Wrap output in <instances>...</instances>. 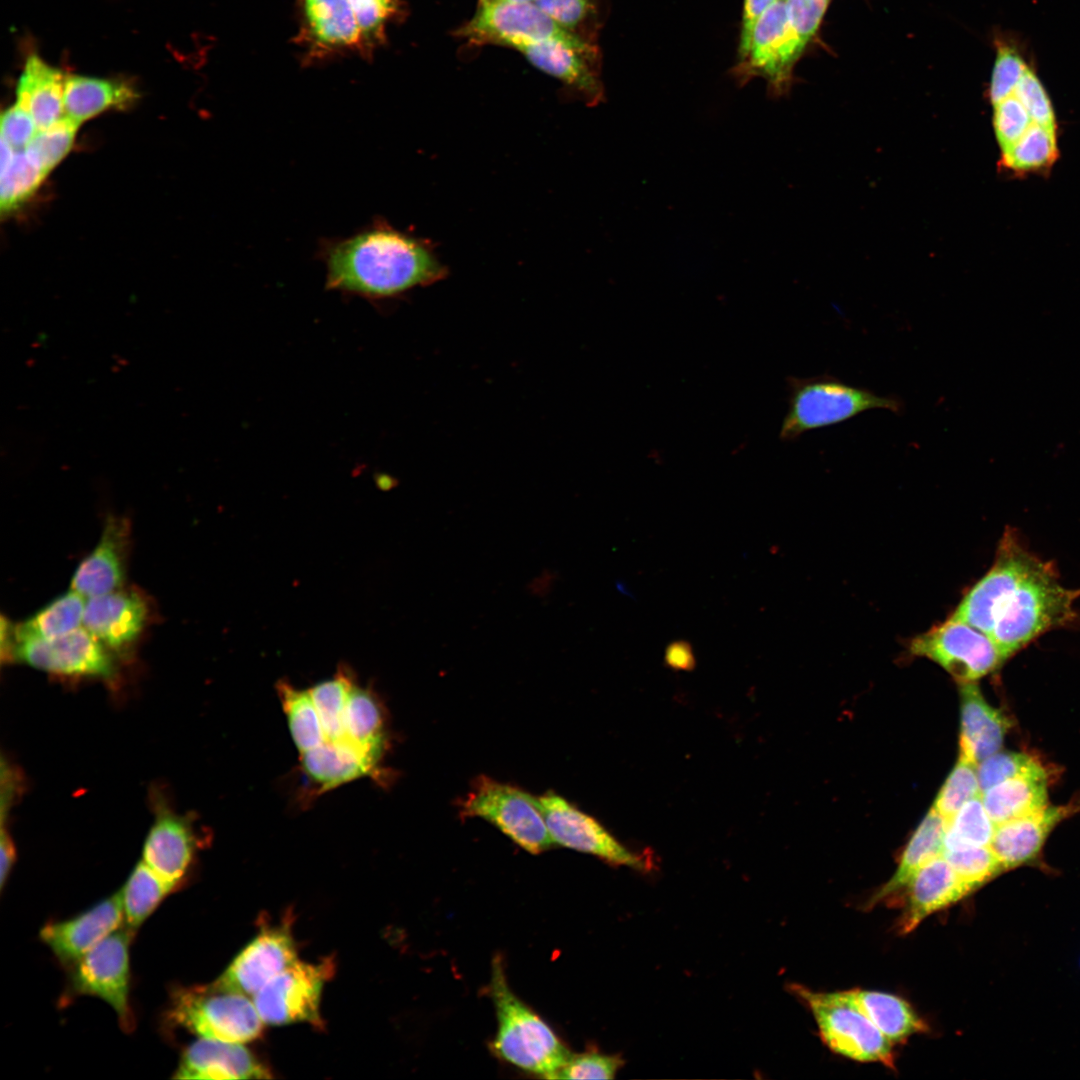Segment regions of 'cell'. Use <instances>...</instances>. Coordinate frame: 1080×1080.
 Instances as JSON below:
<instances>
[{
  "label": "cell",
  "mask_w": 1080,
  "mask_h": 1080,
  "mask_svg": "<svg viewBox=\"0 0 1080 1080\" xmlns=\"http://www.w3.org/2000/svg\"><path fill=\"white\" fill-rule=\"evenodd\" d=\"M787 411L779 430L784 442L798 440L806 432L834 426L863 412L888 410L902 415L904 402L897 395H879L828 374L786 378Z\"/></svg>",
  "instance_id": "277c9868"
},
{
  "label": "cell",
  "mask_w": 1080,
  "mask_h": 1080,
  "mask_svg": "<svg viewBox=\"0 0 1080 1080\" xmlns=\"http://www.w3.org/2000/svg\"><path fill=\"white\" fill-rule=\"evenodd\" d=\"M981 796L977 765L960 756L940 789L933 808L949 821L969 800Z\"/></svg>",
  "instance_id": "b9f144b4"
},
{
  "label": "cell",
  "mask_w": 1080,
  "mask_h": 1080,
  "mask_svg": "<svg viewBox=\"0 0 1080 1080\" xmlns=\"http://www.w3.org/2000/svg\"><path fill=\"white\" fill-rule=\"evenodd\" d=\"M304 774L323 792L363 776L379 777V765L348 742L325 741L301 753Z\"/></svg>",
  "instance_id": "4316f807"
},
{
  "label": "cell",
  "mask_w": 1080,
  "mask_h": 1080,
  "mask_svg": "<svg viewBox=\"0 0 1080 1080\" xmlns=\"http://www.w3.org/2000/svg\"><path fill=\"white\" fill-rule=\"evenodd\" d=\"M960 695V756L978 765L1001 748L1007 719L984 699L974 682L961 683Z\"/></svg>",
  "instance_id": "cb8c5ba5"
},
{
  "label": "cell",
  "mask_w": 1080,
  "mask_h": 1080,
  "mask_svg": "<svg viewBox=\"0 0 1080 1080\" xmlns=\"http://www.w3.org/2000/svg\"><path fill=\"white\" fill-rule=\"evenodd\" d=\"M534 3L564 30L576 29L590 16L595 0H535Z\"/></svg>",
  "instance_id": "816d5d0a"
},
{
  "label": "cell",
  "mask_w": 1080,
  "mask_h": 1080,
  "mask_svg": "<svg viewBox=\"0 0 1080 1080\" xmlns=\"http://www.w3.org/2000/svg\"><path fill=\"white\" fill-rule=\"evenodd\" d=\"M123 920V902L119 890L70 919L47 922L40 930V939L64 967L70 968L119 929Z\"/></svg>",
  "instance_id": "ac0fdd59"
},
{
  "label": "cell",
  "mask_w": 1080,
  "mask_h": 1080,
  "mask_svg": "<svg viewBox=\"0 0 1080 1080\" xmlns=\"http://www.w3.org/2000/svg\"><path fill=\"white\" fill-rule=\"evenodd\" d=\"M805 47L789 23L786 1L777 0L754 27L748 55L737 72L739 83L744 85L750 78L761 76L772 95L784 94Z\"/></svg>",
  "instance_id": "8fae6325"
},
{
  "label": "cell",
  "mask_w": 1080,
  "mask_h": 1080,
  "mask_svg": "<svg viewBox=\"0 0 1080 1080\" xmlns=\"http://www.w3.org/2000/svg\"><path fill=\"white\" fill-rule=\"evenodd\" d=\"M1071 806L1048 807L996 825L990 849L1002 870L1028 862L1037 855L1048 833Z\"/></svg>",
  "instance_id": "d4e9b609"
},
{
  "label": "cell",
  "mask_w": 1080,
  "mask_h": 1080,
  "mask_svg": "<svg viewBox=\"0 0 1080 1080\" xmlns=\"http://www.w3.org/2000/svg\"><path fill=\"white\" fill-rule=\"evenodd\" d=\"M942 855L972 890L1002 871L989 846H968L944 851Z\"/></svg>",
  "instance_id": "7bdbcfd3"
},
{
  "label": "cell",
  "mask_w": 1080,
  "mask_h": 1080,
  "mask_svg": "<svg viewBox=\"0 0 1080 1080\" xmlns=\"http://www.w3.org/2000/svg\"><path fill=\"white\" fill-rule=\"evenodd\" d=\"M947 820L933 807L906 845L892 877L866 903L872 908L906 888L914 874L933 858L942 855Z\"/></svg>",
  "instance_id": "f546056e"
},
{
  "label": "cell",
  "mask_w": 1080,
  "mask_h": 1080,
  "mask_svg": "<svg viewBox=\"0 0 1080 1080\" xmlns=\"http://www.w3.org/2000/svg\"><path fill=\"white\" fill-rule=\"evenodd\" d=\"M996 824L988 815L981 796L966 802L947 821L943 852L968 846H989Z\"/></svg>",
  "instance_id": "f35d334b"
},
{
  "label": "cell",
  "mask_w": 1080,
  "mask_h": 1080,
  "mask_svg": "<svg viewBox=\"0 0 1080 1080\" xmlns=\"http://www.w3.org/2000/svg\"><path fill=\"white\" fill-rule=\"evenodd\" d=\"M567 32L534 2L496 0L480 4L474 17L457 35L472 44H496L518 50Z\"/></svg>",
  "instance_id": "7c38bea8"
},
{
  "label": "cell",
  "mask_w": 1080,
  "mask_h": 1080,
  "mask_svg": "<svg viewBox=\"0 0 1080 1080\" xmlns=\"http://www.w3.org/2000/svg\"><path fill=\"white\" fill-rule=\"evenodd\" d=\"M981 799L996 825L1028 815L1047 805V774L1040 766L988 788Z\"/></svg>",
  "instance_id": "83f0119b"
},
{
  "label": "cell",
  "mask_w": 1080,
  "mask_h": 1080,
  "mask_svg": "<svg viewBox=\"0 0 1080 1080\" xmlns=\"http://www.w3.org/2000/svg\"><path fill=\"white\" fill-rule=\"evenodd\" d=\"M784 1H786V0H784Z\"/></svg>",
  "instance_id": "680465c9"
},
{
  "label": "cell",
  "mask_w": 1080,
  "mask_h": 1080,
  "mask_svg": "<svg viewBox=\"0 0 1080 1080\" xmlns=\"http://www.w3.org/2000/svg\"><path fill=\"white\" fill-rule=\"evenodd\" d=\"M460 815L487 820L532 854L542 853L554 844L539 797L487 776L474 781L461 802Z\"/></svg>",
  "instance_id": "52a82bcc"
},
{
  "label": "cell",
  "mask_w": 1080,
  "mask_h": 1080,
  "mask_svg": "<svg viewBox=\"0 0 1080 1080\" xmlns=\"http://www.w3.org/2000/svg\"><path fill=\"white\" fill-rule=\"evenodd\" d=\"M16 848L9 833L2 827L0 837V888L4 889L5 883L15 864Z\"/></svg>",
  "instance_id": "11a10c76"
},
{
  "label": "cell",
  "mask_w": 1080,
  "mask_h": 1080,
  "mask_svg": "<svg viewBox=\"0 0 1080 1080\" xmlns=\"http://www.w3.org/2000/svg\"><path fill=\"white\" fill-rule=\"evenodd\" d=\"M791 990L811 1011L823 1042L835 1053L859 1062L894 1066L892 1042L866 1017L847 991L816 992L793 984Z\"/></svg>",
  "instance_id": "8992f818"
},
{
  "label": "cell",
  "mask_w": 1080,
  "mask_h": 1080,
  "mask_svg": "<svg viewBox=\"0 0 1080 1080\" xmlns=\"http://www.w3.org/2000/svg\"><path fill=\"white\" fill-rule=\"evenodd\" d=\"M831 0H786L789 23L807 45L816 34Z\"/></svg>",
  "instance_id": "681fc988"
},
{
  "label": "cell",
  "mask_w": 1080,
  "mask_h": 1080,
  "mask_svg": "<svg viewBox=\"0 0 1080 1080\" xmlns=\"http://www.w3.org/2000/svg\"><path fill=\"white\" fill-rule=\"evenodd\" d=\"M322 257L327 288L374 299L434 284L448 273L430 241L383 221L327 243Z\"/></svg>",
  "instance_id": "6da1fadb"
},
{
  "label": "cell",
  "mask_w": 1080,
  "mask_h": 1080,
  "mask_svg": "<svg viewBox=\"0 0 1080 1080\" xmlns=\"http://www.w3.org/2000/svg\"><path fill=\"white\" fill-rule=\"evenodd\" d=\"M539 800L554 844L592 854L610 864L650 870L653 863L649 856L628 849L596 819L562 796L548 791Z\"/></svg>",
  "instance_id": "4fadbf2b"
},
{
  "label": "cell",
  "mask_w": 1080,
  "mask_h": 1080,
  "mask_svg": "<svg viewBox=\"0 0 1080 1080\" xmlns=\"http://www.w3.org/2000/svg\"><path fill=\"white\" fill-rule=\"evenodd\" d=\"M490 993L497 1030L491 1042L494 1054L520 1070L555 1079L572 1054L553 1029L511 990L503 961L496 955L491 966Z\"/></svg>",
  "instance_id": "3957f363"
},
{
  "label": "cell",
  "mask_w": 1080,
  "mask_h": 1080,
  "mask_svg": "<svg viewBox=\"0 0 1080 1080\" xmlns=\"http://www.w3.org/2000/svg\"><path fill=\"white\" fill-rule=\"evenodd\" d=\"M177 887L178 885L162 878L143 860L140 861L120 890L125 926L136 932L164 898Z\"/></svg>",
  "instance_id": "e575fe53"
},
{
  "label": "cell",
  "mask_w": 1080,
  "mask_h": 1080,
  "mask_svg": "<svg viewBox=\"0 0 1080 1080\" xmlns=\"http://www.w3.org/2000/svg\"><path fill=\"white\" fill-rule=\"evenodd\" d=\"M147 596L135 588H119L86 601L83 627L110 652L126 653L150 623Z\"/></svg>",
  "instance_id": "2e32d148"
},
{
  "label": "cell",
  "mask_w": 1080,
  "mask_h": 1080,
  "mask_svg": "<svg viewBox=\"0 0 1080 1080\" xmlns=\"http://www.w3.org/2000/svg\"><path fill=\"white\" fill-rule=\"evenodd\" d=\"M197 839L190 822L158 809L143 846V861L165 880L180 885L190 869Z\"/></svg>",
  "instance_id": "603a6c76"
},
{
  "label": "cell",
  "mask_w": 1080,
  "mask_h": 1080,
  "mask_svg": "<svg viewBox=\"0 0 1080 1080\" xmlns=\"http://www.w3.org/2000/svg\"><path fill=\"white\" fill-rule=\"evenodd\" d=\"M1028 61L1012 44L998 41L989 86V98L995 104L1014 89Z\"/></svg>",
  "instance_id": "f6af8a7d"
},
{
  "label": "cell",
  "mask_w": 1080,
  "mask_h": 1080,
  "mask_svg": "<svg viewBox=\"0 0 1080 1080\" xmlns=\"http://www.w3.org/2000/svg\"><path fill=\"white\" fill-rule=\"evenodd\" d=\"M993 128L1001 151L1015 143L1034 123L1013 90L993 104Z\"/></svg>",
  "instance_id": "ee69618b"
},
{
  "label": "cell",
  "mask_w": 1080,
  "mask_h": 1080,
  "mask_svg": "<svg viewBox=\"0 0 1080 1080\" xmlns=\"http://www.w3.org/2000/svg\"><path fill=\"white\" fill-rule=\"evenodd\" d=\"M66 77L36 55L30 56L17 84V103L32 116L38 131L64 116Z\"/></svg>",
  "instance_id": "484cf974"
},
{
  "label": "cell",
  "mask_w": 1080,
  "mask_h": 1080,
  "mask_svg": "<svg viewBox=\"0 0 1080 1080\" xmlns=\"http://www.w3.org/2000/svg\"><path fill=\"white\" fill-rule=\"evenodd\" d=\"M335 965L326 959L317 963L297 960L275 976L254 996L260 1018L267 1025L307 1022L321 1025L320 1000Z\"/></svg>",
  "instance_id": "30bf717a"
},
{
  "label": "cell",
  "mask_w": 1080,
  "mask_h": 1080,
  "mask_svg": "<svg viewBox=\"0 0 1080 1080\" xmlns=\"http://www.w3.org/2000/svg\"><path fill=\"white\" fill-rule=\"evenodd\" d=\"M909 650L936 662L960 683L974 682L1006 661L990 636L953 616L914 637Z\"/></svg>",
  "instance_id": "9c48e42d"
},
{
  "label": "cell",
  "mask_w": 1080,
  "mask_h": 1080,
  "mask_svg": "<svg viewBox=\"0 0 1080 1080\" xmlns=\"http://www.w3.org/2000/svg\"><path fill=\"white\" fill-rule=\"evenodd\" d=\"M85 597L73 589L63 593L19 624H9L10 645L27 640L53 639L66 635L83 624Z\"/></svg>",
  "instance_id": "1f68e13d"
},
{
  "label": "cell",
  "mask_w": 1080,
  "mask_h": 1080,
  "mask_svg": "<svg viewBox=\"0 0 1080 1080\" xmlns=\"http://www.w3.org/2000/svg\"><path fill=\"white\" fill-rule=\"evenodd\" d=\"M623 1065L619 1055L590 1050L571 1054L555 1079H614Z\"/></svg>",
  "instance_id": "bcb514c9"
},
{
  "label": "cell",
  "mask_w": 1080,
  "mask_h": 1080,
  "mask_svg": "<svg viewBox=\"0 0 1080 1080\" xmlns=\"http://www.w3.org/2000/svg\"><path fill=\"white\" fill-rule=\"evenodd\" d=\"M47 175L26 149L14 150L1 140V212L10 213L21 206Z\"/></svg>",
  "instance_id": "836d02e7"
},
{
  "label": "cell",
  "mask_w": 1080,
  "mask_h": 1080,
  "mask_svg": "<svg viewBox=\"0 0 1080 1080\" xmlns=\"http://www.w3.org/2000/svg\"><path fill=\"white\" fill-rule=\"evenodd\" d=\"M135 933L122 926L68 968L71 994L96 996L107 1002L126 1032L135 1027L129 1001V946Z\"/></svg>",
  "instance_id": "ba28073f"
},
{
  "label": "cell",
  "mask_w": 1080,
  "mask_h": 1080,
  "mask_svg": "<svg viewBox=\"0 0 1080 1080\" xmlns=\"http://www.w3.org/2000/svg\"><path fill=\"white\" fill-rule=\"evenodd\" d=\"M518 51L536 68L576 91L588 105L603 100L597 49L580 35L567 32Z\"/></svg>",
  "instance_id": "9a60e30c"
},
{
  "label": "cell",
  "mask_w": 1080,
  "mask_h": 1080,
  "mask_svg": "<svg viewBox=\"0 0 1080 1080\" xmlns=\"http://www.w3.org/2000/svg\"><path fill=\"white\" fill-rule=\"evenodd\" d=\"M354 683L352 673L343 667L333 678L308 689L322 723L325 741L348 742L344 718L348 696Z\"/></svg>",
  "instance_id": "74e56055"
},
{
  "label": "cell",
  "mask_w": 1080,
  "mask_h": 1080,
  "mask_svg": "<svg viewBox=\"0 0 1080 1080\" xmlns=\"http://www.w3.org/2000/svg\"><path fill=\"white\" fill-rule=\"evenodd\" d=\"M129 521L109 516L96 546L75 569L71 589L90 598L123 587L131 544Z\"/></svg>",
  "instance_id": "ffe728a7"
},
{
  "label": "cell",
  "mask_w": 1080,
  "mask_h": 1080,
  "mask_svg": "<svg viewBox=\"0 0 1080 1080\" xmlns=\"http://www.w3.org/2000/svg\"><path fill=\"white\" fill-rule=\"evenodd\" d=\"M354 12L362 41V53L368 55L385 40L387 26L401 13L399 0H348Z\"/></svg>",
  "instance_id": "60d3db41"
},
{
  "label": "cell",
  "mask_w": 1080,
  "mask_h": 1080,
  "mask_svg": "<svg viewBox=\"0 0 1080 1080\" xmlns=\"http://www.w3.org/2000/svg\"><path fill=\"white\" fill-rule=\"evenodd\" d=\"M847 993L866 1017L892 1043L927 1030L926 1024L902 998L879 991L852 989Z\"/></svg>",
  "instance_id": "d6a6232c"
},
{
  "label": "cell",
  "mask_w": 1080,
  "mask_h": 1080,
  "mask_svg": "<svg viewBox=\"0 0 1080 1080\" xmlns=\"http://www.w3.org/2000/svg\"><path fill=\"white\" fill-rule=\"evenodd\" d=\"M301 16L297 43L309 59L347 51L362 52L361 33L348 0H298Z\"/></svg>",
  "instance_id": "d6986e66"
},
{
  "label": "cell",
  "mask_w": 1080,
  "mask_h": 1080,
  "mask_svg": "<svg viewBox=\"0 0 1080 1080\" xmlns=\"http://www.w3.org/2000/svg\"><path fill=\"white\" fill-rule=\"evenodd\" d=\"M777 0H744L739 57L743 61L749 52L751 36L759 18Z\"/></svg>",
  "instance_id": "f5cc1de1"
},
{
  "label": "cell",
  "mask_w": 1080,
  "mask_h": 1080,
  "mask_svg": "<svg viewBox=\"0 0 1080 1080\" xmlns=\"http://www.w3.org/2000/svg\"><path fill=\"white\" fill-rule=\"evenodd\" d=\"M493 1H496V0H480V4L489 3V2H493Z\"/></svg>",
  "instance_id": "9f6ffc18"
},
{
  "label": "cell",
  "mask_w": 1080,
  "mask_h": 1080,
  "mask_svg": "<svg viewBox=\"0 0 1080 1080\" xmlns=\"http://www.w3.org/2000/svg\"><path fill=\"white\" fill-rule=\"evenodd\" d=\"M12 660L61 676L110 678L115 672L111 652L85 627L53 639L14 643L8 655Z\"/></svg>",
  "instance_id": "5bb4252c"
},
{
  "label": "cell",
  "mask_w": 1080,
  "mask_h": 1080,
  "mask_svg": "<svg viewBox=\"0 0 1080 1080\" xmlns=\"http://www.w3.org/2000/svg\"><path fill=\"white\" fill-rule=\"evenodd\" d=\"M664 663L674 670H693L696 660L691 645L685 640L671 642L665 650Z\"/></svg>",
  "instance_id": "db71d44e"
},
{
  "label": "cell",
  "mask_w": 1080,
  "mask_h": 1080,
  "mask_svg": "<svg viewBox=\"0 0 1080 1080\" xmlns=\"http://www.w3.org/2000/svg\"><path fill=\"white\" fill-rule=\"evenodd\" d=\"M269 1070L242 1043L200 1038L188 1045L176 1079H264Z\"/></svg>",
  "instance_id": "44dd1931"
},
{
  "label": "cell",
  "mask_w": 1080,
  "mask_h": 1080,
  "mask_svg": "<svg viewBox=\"0 0 1080 1080\" xmlns=\"http://www.w3.org/2000/svg\"><path fill=\"white\" fill-rule=\"evenodd\" d=\"M348 742L379 765L387 744L384 710L375 694L353 684L345 709Z\"/></svg>",
  "instance_id": "4dcf8cb0"
},
{
  "label": "cell",
  "mask_w": 1080,
  "mask_h": 1080,
  "mask_svg": "<svg viewBox=\"0 0 1080 1080\" xmlns=\"http://www.w3.org/2000/svg\"><path fill=\"white\" fill-rule=\"evenodd\" d=\"M1058 154L1057 127L1033 123L1015 143L1001 151L1000 164L1023 175L1051 168Z\"/></svg>",
  "instance_id": "d590c367"
},
{
  "label": "cell",
  "mask_w": 1080,
  "mask_h": 1080,
  "mask_svg": "<svg viewBox=\"0 0 1080 1080\" xmlns=\"http://www.w3.org/2000/svg\"><path fill=\"white\" fill-rule=\"evenodd\" d=\"M138 97L136 90L119 80L81 75L66 76L64 115L82 123L109 109H124Z\"/></svg>",
  "instance_id": "f1b7e54d"
},
{
  "label": "cell",
  "mask_w": 1080,
  "mask_h": 1080,
  "mask_svg": "<svg viewBox=\"0 0 1080 1080\" xmlns=\"http://www.w3.org/2000/svg\"><path fill=\"white\" fill-rule=\"evenodd\" d=\"M1013 92L1023 103L1034 123L1057 127L1051 100L1029 63L1018 79Z\"/></svg>",
  "instance_id": "c3c4849f"
},
{
  "label": "cell",
  "mask_w": 1080,
  "mask_h": 1080,
  "mask_svg": "<svg viewBox=\"0 0 1080 1080\" xmlns=\"http://www.w3.org/2000/svg\"><path fill=\"white\" fill-rule=\"evenodd\" d=\"M1041 765L1032 757L1015 752H996L977 765L981 793L988 788Z\"/></svg>",
  "instance_id": "7dc6e473"
},
{
  "label": "cell",
  "mask_w": 1080,
  "mask_h": 1080,
  "mask_svg": "<svg viewBox=\"0 0 1080 1080\" xmlns=\"http://www.w3.org/2000/svg\"><path fill=\"white\" fill-rule=\"evenodd\" d=\"M297 960L296 944L288 925L263 927L216 982L253 998L270 980Z\"/></svg>",
  "instance_id": "e0dca14e"
},
{
  "label": "cell",
  "mask_w": 1080,
  "mask_h": 1080,
  "mask_svg": "<svg viewBox=\"0 0 1080 1080\" xmlns=\"http://www.w3.org/2000/svg\"><path fill=\"white\" fill-rule=\"evenodd\" d=\"M165 1017L173 1027L200 1038L242 1044L257 1038L264 1024L252 997L216 981L175 987Z\"/></svg>",
  "instance_id": "5b68a950"
},
{
  "label": "cell",
  "mask_w": 1080,
  "mask_h": 1080,
  "mask_svg": "<svg viewBox=\"0 0 1080 1080\" xmlns=\"http://www.w3.org/2000/svg\"><path fill=\"white\" fill-rule=\"evenodd\" d=\"M1079 597L1080 588L1062 585L1052 562L1032 553L1001 593L989 636L1007 660L1042 634L1072 625Z\"/></svg>",
  "instance_id": "7a4b0ae2"
},
{
  "label": "cell",
  "mask_w": 1080,
  "mask_h": 1080,
  "mask_svg": "<svg viewBox=\"0 0 1080 1080\" xmlns=\"http://www.w3.org/2000/svg\"><path fill=\"white\" fill-rule=\"evenodd\" d=\"M37 126L30 113L19 103L3 112L1 117V140L14 150L25 149L37 133Z\"/></svg>",
  "instance_id": "f907efd6"
},
{
  "label": "cell",
  "mask_w": 1080,
  "mask_h": 1080,
  "mask_svg": "<svg viewBox=\"0 0 1080 1080\" xmlns=\"http://www.w3.org/2000/svg\"><path fill=\"white\" fill-rule=\"evenodd\" d=\"M277 691L291 737L300 754L323 744L325 735L322 723L309 690L297 689L286 681H279Z\"/></svg>",
  "instance_id": "8d00e7d4"
},
{
  "label": "cell",
  "mask_w": 1080,
  "mask_h": 1080,
  "mask_svg": "<svg viewBox=\"0 0 1080 1080\" xmlns=\"http://www.w3.org/2000/svg\"><path fill=\"white\" fill-rule=\"evenodd\" d=\"M514 1H529V2H534L535 0H514Z\"/></svg>",
  "instance_id": "6f0895ef"
},
{
  "label": "cell",
  "mask_w": 1080,
  "mask_h": 1080,
  "mask_svg": "<svg viewBox=\"0 0 1080 1080\" xmlns=\"http://www.w3.org/2000/svg\"><path fill=\"white\" fill-rule=\"evenodd\" d=\"M79 125L64 115L48 128L37 131L25 149L49 174L71 150Z\"/></svg>",
  "instance_id": "ab89813d"
},
{
  "label": "cell",
  "mask_w": 1080,
  "mask_h": 1080,
  "mask_svg": "<svg viewBox=\"0 0 1080 1080\" xmlns=\"http://www.w3.org/2000/svg\"><path fill=\"white\" fill-rule=\"evenodd\" d=\"M906 888L907 900L898 923L902 934L912 932L925 918L958 902L972 891L943 855L922 866Z\"/></svg>",
  "instance_id": "7402d4cb"
}]
</instances>
